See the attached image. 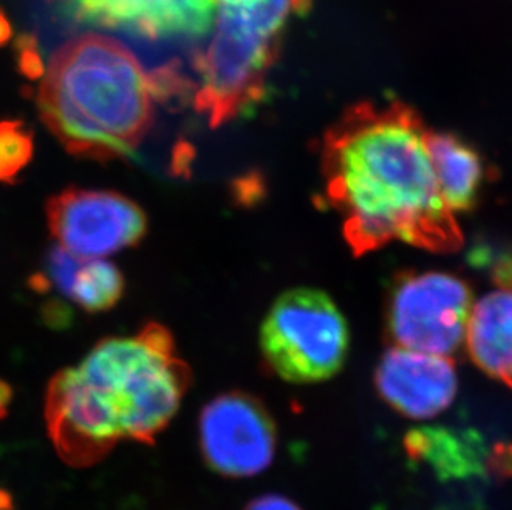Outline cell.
I'll return each instance as SVG.
<instances>
[{"instance_id": "1", "label": "cell", "mask_w": 512, "mask_h": 510, "mask_svg": "<svg viewBox=\"0 0 512 510\" xmlns=\"http://www.w3.org/2000/svg\"><path fill=\"white\" fill-rule=\"evenodd\" d=\"M420 120L398 105L360 106L330 131L324 171L330 203L357 254L390 242L455 251L461 232L441 198Z\"/></svg>"}, {"instance_id": "2", "label": "cell", "mask_w": 512, "mask_h": 510, "mask_svg": "<svg viewBox=\"0 0 512 510\" xmlns=\"http://www.w3.org/2000/svg\"><path fill=\"white\" fill-rule=\"evenodd\" d=\"M191 383L170 330L148 323L131 337L105 338L50 381L45 419L63 461H102L121 441L153 443Z\"/></svg>"}, {"instance_id": "3", "label": "cell", "mask_w": 512, "mask_h": 510, "mask_svg": "<svg viewBox=\"0 0 512 510\" xmlns=\"http://www.w3.org/2000/svg\"><path fill=\"white\" fill-rule=\"evenodd\" d=\"M155 88L135 53L87 34L62 45L40 82V116L67 151L112 161L135 153L153 123Z\"/></svg>"}, {"instance_id": "4", "label": "cell", "mask_w": 512, "mask_h": 510, "mask_svg": "<svg viewBox=\"0 0 512 510\" xmlns=\"http://www.w3.org/2000/svg\"><path fill=\"white\" fill-rule=\"evenodd\" d=\"M304 0H214L209 44L196 58V110L221 125L261 95L277 39Z\"/></svg>"}, {"instance_id": "5", "label": "cell", "mask_w": 512, "mask_h": 510, "mask_svg": "<svg viewBox=\"0 0 512 510\" xmlns=\"http://www.w3.org/2000/svg\"><path fill=\"white\" fill-rule=\"evenodd\" d=\"M350 347L347 320L329 295L292 289L269 308L261 352L279 378L295 385L327 381L342 370Z\"/></svg>"}, {"instance_id": "6", "label": "cell", "mask_w": 512, "mask_h": 510, "mask_svg": "<svg viewBox=\"0 0 512 510\" xmlns=\"http://www.w3.org/2000/svg\"><path fill=\"white\" fill-rule=\"evenodd\" d=\"M473 292L446 272L405 274L395 282L387 308L395 347L448 357L463 347Z\"/></svg>"}, {"instance_id": "7", "label": "cell", "mask_w": 512, "mask_h": 510, "mask_svg": "<svg viewBox=\"0 0 512 510\" xmlns=\"http://www.w3.org/2000/svg\"><path fill=\"white\" fill-rule=\"evenodd\" d=\"M50 232L60 246L88 259L133 247L148 231L138 204L115 191L70 188L47 203Z\"/></svg>"}, {"instance_id": "8", "label": "cell", "mask_w": 512, "mask_h": 510, "mask_svg": "<svg viewBox=\"0 0 512 510\" xmlns=\"http://www.w3.org/2000/svg\"><path fill=\"white\" fill-rule=\"evenodd\" d=\"M199 446L204 461L221 476H257L276 456V423L254 396L241 391L224 393L204 406Z\"/></svg>"}, {"instance_id": "9", "label": "cell", "mask_w": 512, "mask_h": 510, "mask_svg": "<svg viewBox=\"0 0 512 510\" xmlns=\"http://www.w3.org/2000/svg\"><path fill=\"white\" fill-rule=\"evenodd\" d=\"M375 385L397 413L423 421L450 408L458 393V375L448 357L393 347L378 363Z\"/></svg>"}, {"instance_id": "10", "label": "cell", "mask_w": 512, "mask_h": 510, "mask_svg": "<svg viewBox=\"0 0 512 510\" xmlns=\"http://www.w3.org/2000/svg\"><path fill=\"white\" fill-rule=\"evenodd\" d=\"M78 19L150 39L201 37L211 29L214 0H67Z\"/></svg>"}, {"instance_id": "11", "label": "cell", "mask_w": 512, "mask_h": 510, "mask_svg": "<svg viewBox=\"0 0 512 510\" xmlns=\"http://www.w3.org/2000/svg\"><path fill=\"white\" fill-rule=\"evenodd\" d=\"M29 285L35 294L55 295L85 313L112 310L125 294V279L116 265L80 257L62 246L50 247Z\"/></svg>"}, {"instance_id": "12", "label": "cell", "mask_w": 512, "mask_h": 510, "mask_svg": "<svg viewBox=\"0 0 512 510\" xmlns=\"http://www.w3.org/2000/svg\"><path fill=\"white\" fill-rule=\"evenodd\" d=\"M464 345L479 370L512 388V289L498 287L473 304Z\"/></svg>"}, {"instance_id": "13", "label": "cell", "mask_w": 512, "mask_h": 510, "mask_svg": "<svg viewBox=\"0 0 512 510\" xmlns=\"http://www.w3.org/2000/svg\"><path fill=\"white\" fill-rule=\"evenodd\" d=\"M426 143L446 206L453 214L471 211L488 178L481 154L450 133H428Z\"/></svg>"}, {"instance_id": "14", "label": "cell", "mask_w": 512, "mask_h": 510, "mask_svg": "<svg viewBox=\"0 0 512 510\" xmlns=\"http://www.w3.org/2000/svg\"><path fill=\"white\" fill-rule=\"evenodd\" d=\"M34 153L32 133L20 121L0 123V181L14 183Z\"/></svg>"}, {"instance_id": "15", "label": "cell", "mask_w": 512, "mask_h": 510, "mask_svg": "<svg viewBox=\"0 0 512 510\" xmlns=\"http://www.w3.org/2000/svg\"><path fill=\"white\" fill-rule=\"evenodd\" d=\"M473 264L481 269L489 267L491 277L501 289H512V252L493 251L489 247H478L471 252Z\"/></svg>"}, {"instance_id": "16", "label": "cell", "mask_w": 512, "mask_h": 510, "mask_svg": "<svg viewBox=\"0 0 512 510\" xmlns=\"http://www.w3.org/2000/svg\"><path fill=\"white\" fill-rule=\"evenodd\" d=\"M246 510H302L295 502L277 494L257 497L246 507Z\"/></svg>"}, {"instance_id": "17", "label": "cell", "mask_w": 512, "mask_h": 510, "mask_svg": "<svg viewBox=\"0 0 512 510\" xmlns=\"http://www.w3.org/2000/svg\"><path fill=\"white\" fill-rule=\"evenodd\" d=\"M10 400H12V390L4 381H0V418H4L9 409Z\"/></svg>"}]
</instances>
